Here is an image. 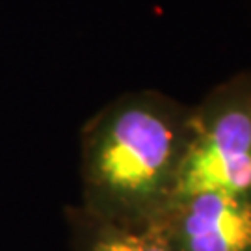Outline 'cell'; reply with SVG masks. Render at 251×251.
I'll use <instances>...</instances> for the list:
<instances>
[{
	"label": "cell",
	"mask_w": 251,
	"mask_h": 251,
	"mask_svg": "<svg viewBox=\"0 0 251 251\" xmlns=\"http://www.w3.org/2000/svg\"><path fill=\"white\" fill-rule=\"evenodd\" d=\"M194 106L156 90L126 91L80 130V203L126 225H151L170 205L192 136Z\"/></svg>",
	"instance_id": "cell-1"
},
{
	"label": "cell",
	"mask_w": 251,
	"mask_h": 251,
	"mask_svg": "<svg viewBox=\"0 0 251 251\" xmlns=\"http://www.w3.org/2000/svg\"><path fill=\"white\" fill-rule=\"evenodd\" d=\"M201 192H251V69L220 82L194 106L171 201Z\"/></svg>",
	"instance_id": "cell-2"
},
{
	"label": "cell",
	"mask_w": 251,
	"mask_h": 251,
	"mask_svg": "<svg viewBox=\"0 0 251 251\" xmlns=\"http://www.w3.org/2000/svg\"><path fill=\"white\" fill-rule=\"evenodd\" d=\"M152 225L173 251H251V192L173 199Z\"/></svg>",
	"instance_id": "cell-3"
},
{
	"label": "cell",
	"mask_w": 251,
	"mask_h": 251,
	"mask_svg": "<svg viewBox=\"0 0 251 251\" xmlns=\"http://www.w3.org/2000/svg\"><path fill=\"white\" fill-rule=\"evenodd\" d=\"M71 251H173L156 225H126L80 205L63 210Z\"/></svg>",
	"instance_id": "cell-4"
}]
</instances>
